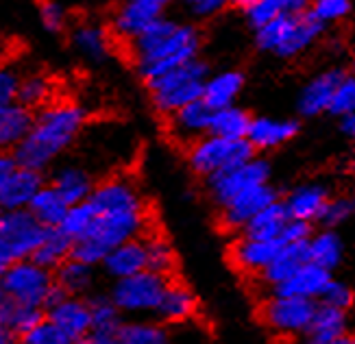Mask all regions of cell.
Segmentation results:
<instances>
[{
    "mask_svg": "<svg viewBox=\"0 0 355 344\" xmlns=\"http://www.w3.org/2000/svg\"><path fill=\"white\" fill-rule=\"evenodd\" d=\"M72 240V257L98 266L114 246L153 229V212L140 183L127 172L98 179L92 194L72 205L59 227Z\"/></svg>",
    "mask_w": 355,
    "mask_h": 344,
    "instance_id": "cell-1",
    "label": "cell"
},
{
    "mask_svg": "<svg viewBox=\"0 0 355 344\" xmlns=\"http://www.w3.org/2000/svg\"><path fill=\"white\" fill-rule=\"evenodd\" d=\"M85 127V107L66 98H55L35 112L33 127L22 139V144L13 150L15 164L37 172L51 170L79 142Z\"/></svg>",
    "mask_w": 355,
    "mask_h": 344,
    "instance_id": "cell-2",
    "label": "cell"
},
{
    "mask_svg": "<svg viewBox=\"0 0 355 344\" xmlns=\"http://www.w3.org/2000/svg\"><path fill=\"white\" fill-rule=\"evenodd\" d=\"M200 51V33L194 24L177 22L164 13L140 37L122 49L137 76L146 83L159 74L171 72L196 59Z\"/></svg>",
    "mask_w": 355,
    "mask_h": 344,
    "instance_id": "cell-3",
    "label": "cell"
},
{
    "mask_svg": "<svg viewBox=\"0 0 355 344\" xmlns=\"http://www.w3.org/2000/svg\"><path fill=\"white\" fill-rule=\"evenodd\" d=\"M209 76V68L200 57L188 61L171 72L159 74L155 79L146 81V92L153 109L162 116H171L177 109L190 105L194 101H200L203 87Z\"/></svg>",
    "mask_w": 355,
    "mask_h": 344,
    "instance_id": "cell-4",
    "label": "cell"
},
{
    "mask_svg": "<svg viewBox=\"0 0 355 344\" xmlns=\"http://www.w3.org/2000/svg\"><path fill=\"white\" fill-rule=\"evenodd\" d=\"M5 299L35 309H46L57 294L55 273L37 264L33 257L18 259L0 275Z\"/></svg>",
    "mask_w": 355,
    "mask_h": 344,
    "instance_id": "cell-5",
    "label": "cell"
},
{
    "mask_svg": "<svg viewBox=\"0 0 355 344\" xmlns=\"http://www.w3.org/2000/svg\"><path fill=\"white\" fill-rule=\"evenodd\" d=\"M166 284L168 277H162L153 270H142L137 275L112 281L107 296L125 318H146L155 316Z\"/></svg>",
    "mask_w": 355,
    "mask_h": 344,
    "instance_id": "cell-6",
    "label": "cell"
},
{
    "mask_svg": "<svg viewBox=\"0 0 355 344\" xmlns=\"http://www.w3.org/2000/svg\"><path fill=\"white\" fill-rule=\"evenodd\" d=\"M322 31V24L312 13L279 15L261 28H257V46L261 51L279 57H292L307 49Z\"/></svg>",
    "mask_w": 355,
    "mask_h": 344,
    "instance_id": "cell-7",
    "label": "cell"
},
{
    "mask_svg": "<svg viewBox=\"0 0 355 344\" xmlns=\"http://www.w3.org/2000/svg\"><path fill=\"white\" fill-rule=\"evenodd\" d=\"M255 150L246 139H225L209 133L185 148L190 170L203 179H209L214 175H218V172L240 166L246 160H251Z\"/></svg>",
    "mask_w": 355,
    "mask_h": 344,
    "instance_id": "cell-8",
    "label": "cell"
},
{
    "mask_svg": "<svg viewBox=\"0 0 355 344\" xmlns=\"http://www.w3.org/2000/svg\"><path fill=\"white\" fill-rule=\"evenodd\" d=\"M316 303L297 296L270 294L259 307V318L275 336H297L307 332Z\"/></svg>",
    "mask_w": 355,
    "mask_h": 344,
    "instance_id": "cell-9",
    "label": "cell"
},
{
    "mask_svg": "<svg viewBox=\"0 0 355 344\" xmlns=\"http://www.w3.org/2000/svg\"><path fill=\"white\" fill-rule=\"evenodd\" d=\"M268 177H270L268 162L257 160L253 155V157L246 160L244 164L234 166V168L205 179V183H207V192H209L211 200L218 207H223L225 203L240 196L246 190H251V187L268 183Z\"/></svg>",
    "mask_w": 355,
    "mask_h": 344,
    "instance_id": "cell-10",
    "label": "cell"
},
{
    "mask_svg": "<svg viewBox=\"0 0 355 344\" xmlns=\"http://www.w3.org/2000/svg\"><path fill=\"white\" fill-rule=\"evenodd\" d=\"M164 13V9L144 3V0H120L107 20V28L114 35L116 46L122 51L135 37H140L150 24H155Z\"/></svg>",
    "mask_w": 355,
    "mask_h": 344,
    "instance_id": "cell-11",
    "label": "cell"
},
{
    "mask_svg": "<svg viewBox=\"0 0 355 344\" xmlns=\"http://www.w3.org/2000/svg\"><path fill=\"white\" fill-rule=\"evenodd\" d=\"M44 236L46 227L28 209L0 212V240L11 248L15 259L33 257Z\"/></svg>",
    "mask_w": 355,
    "mask_h": 344,
    "instance_id": "cell-12",
    "label": "cell"
},
{
    "mask_svg": "<svg viewBox=\"0 0 355 344\" xmlns=\"http://www.w3.org/2000/svg\"><path fill=\"white\" fill-rule=\"evenodd\" d=\"M44 316L55 322L72 342L92 334L89 296H72L57 292L49 307L44 309Z\"/></svg>",
    "mask_w": 355,
    "mask_h": 344,
    "instance_id": "cell-13",
    "label": "cell"
},
{
    "mask_svg": "<svg viewBox=\"0 0 355 344\" xmlns=\"http://www.w3.org/2000/svg\"><path fill=\"white\" fill-rule=\"evenodd\" d=\"M209 120H211V109L203 101H194L177 109L175 114L166 116L164 127L171 142L188 148L196 139L209 133Z\"/></svg>",
    "mask_w": 355,
    "mask_h": 344,
    "instance_id": "cell-14",
    "label": "cell"
},
{
    "mask_svg": "<svg viewBox=\"0 0 355 344\" xmlns=\"http://www.w3.org/2000/svg\"><path fill=\"white\" fill-rule=\"evenodd\" d=\"M70 44L72 49L79 53L83 59L92 61V64H105L107 59L118 51L116 40L107 28V22H76L70 26Z\"/></svg>",
    "mask_w": 355,
    "mask_h": 344,
    "instance_id": "cell-15",
    "label": "cell"
},
{
    "mask_svg": "<svg viewBox=\"0 0 355 344\" xmlns=\"http://www.w3.org/2000/svg\"><path fill=\"white\" fill-rule=\"evenodd\" d=\"M277 200V192L268 183H261L257 187H251V190L242 192L240 196L231 198L229 203H225L220 209V223L225 229L231 231H242L253 216H257L261 209L270 203Z\"/></svg>",
    "mask_w": 355,
    "mask_h": 344,
    "instance_id": "cell-16",
    "label": "cell"
},
{
    "mask_svg": "<svg viewBox=\"0 0 355 344\" xmlns=\"http://www.w3.org/2000/svg\"><path fill=\"white\" fill-rule=\"evenodd\" d=\"M155 318L168 327L198 318V299L194 290L188 284H183L179 277L168 279L159 305L155 309Z\"/></svg>",
    "mask_w": 355,
    "mask_h": 344,
    "instance_id": "cell-17",
    "label": "cell"
},
{
    "mask_svg": "<svg viewBox=\"0 0 355 344\" xmlns=\"http://www.w3.org/2000/svg\"><path fill=\"white\" fill-rule=\"evenodd\" d=\"M282 246H284L282 240H261V238H251V236H246V233H242V236L231 244L229 259L238 270L259 277L270 266V261L279 253Z\"/></svg>",
    "mask_w": 355,
    "mask_h": 344,
    "instance_id": "cell-18",
    "label": "cell"
},
{
    "mask_svg": "<svg viewBox=\"0 0 355 344\" xmlns=\"http://www.w3.org/2000/svg\"><path fill=\"white\" fill-rule=\"evenodd\" d=\"M46 183L53 185L57 194L72 207L76 203H83L92 194L98 179L87 166L79 162H68V164H55L51 179Z\"/></svg>",
    "mask_w": 355,
    "mask_h": 344,
    "instance_id": "cell-19",
    "label": "cell"
},
{
    "mask_svg": "<svg viewBox=\"0 0 355 344\" xmlns=\"http://www.w3.org/2000/svg\"><path fill=\"white\" fill-rule=\"evenodd\" d=\"M98 270L110 279H125L131 275H137L142 270H148V257H146V242L144 236L131 238L127 242H122L114 246L110 253L103 257L98 264Z\"/></svg>",
    "mask_w": 355,
    "mask_h": 344,
    "instance_id": "cell-20",
    "label": "cell"
},
{
    "mask_svg": "<svg viewBox=\"0 0 355 344\" xmlns=\"http://www.w3.org/2000/svg\"><path fill=\"white\" fill-rule=\"evenodd\" d=\"M46 183L44 172L31 170L24 166H15L11 175L0 185V212L28 209L31 200Z\"/></svg>",
    "mask_w": 355,
    "mask_h": 344,
    "instance_id": "cell-21",
    "label": "cell"
},
{
    "mask_svg": "<svg viewBox=\"0 0 355 344\" xmlns=\"http://www.w3.org/2000/svg\"><path fill=\"white\" fill-rule=\"evenodd\" d=\"M55 273L57 292L72 294V296H92L98 281V266L85 264L76 257H68Z\"/></svg>",
    "mask_w": 355,
    "mask_h": 344,
    "instance_id": "cell-22",
    "label": "cell"
},
{
    "mask_svg": "<svg viewBox=\"0 0 355 344\" xmlns=\"http://www.w3.org/2000/svg\"><path fill=\"white\" fill-rule=\"evenodd\" d=\"M329 270L325 268H318L314 264H305L301 268L290 275L286 281L282 284L272 286V294H284V296H297V299H307V301H314L320 296L322 288L327 286L329 281Z\"/></svg>",
    "mask_w": 355,
    "mask_h": 344,
    "instance_id": "cell-23",
    "label": "cell"
},
{
    "mask_svg": "<svg viewBox=\"0 0 355 344\" xmlns=\"http://www.w3.org/2000/svg\"><path fill=\"white\" fill-rule=\"evenodd\" d=\"M35 112L18 101L0 107V150L13 153L33 127Z\"/></svg>",
    "mask_w": 355,
    "mask_h": 344,
    "instance_id": "cell-24",
    "label": "cell"
},
{
    "mask_svg": "<svg viewBox=\"0 0 355 344\" xmlns=\"http://www.w3.org/2000/svg\"><path fill=\"white\" fill-rule=\"evenodd\" d=\"M112 340L114 344H171V327L155 316L125 318Z\"/></svg>",
    "mask_w": 355,
    "mask_h": 344,
    "instance_id": "cell-25",
    "label": "cell"
},
{
    "mask_svg": "<svg viewBox=\"0 0 355 344\" xmlns=\"http://www.w3.org/2000/svg\"><path fill=\"white\" fill-rule=\"evenodd\" d=\"M297 122L275 120V118H251L246 142L253 150H268L286 144L290 137L297 135Z\"/></svg>",
    "mask_w": 355,
    "mask_h": 344,
    "instance_id": "cell-26",
    "label": "cell"
},
{
    "mask_svg": "<svg viewBox=\"0 0 355 344\" xmlns=\"http://www.w3.org/2000/svg\"><path fill=\"white\" fill-rule=\"evenodd\" d=\"M244 87V76L238 70H227V72H218L214 76H207L205 87H203V101L211 112L214 109H223V107H231L236 103L238 94Z\"/></svg>",
    "mask_w": 355,
    "mask_h": 344,
    "instance_id": "cell-27",
    "label": "cell"
},
{
    "mask_svg": "<svg viewBox=\"0 0 355 344\" xmlns=\"http://www.w3.org/2000/svg\"><path fill=\"white\" fill-rule=\"evenodd\" d=\"M310 264L307 261V240L305 242H292V244H284L279 248V253L275 255V259L270 261V266L259 275V279L264 281L266 286H277L286 281L290 275H295L301 266Z\"/></svg>",
    "mask_w": 355,
    "mask_h": 344,
    "instance_id": "cell-28",
    "label": "cell"
},
{
    "mask_svg": "<svg viewBox=\"0 0 355 344\" xmlns=\"http://www.w3.org/2000/svg\"><path fill=\"white\" fill-rule=\"evenodd\" d=\"M343 74L340 72H327V74H320L312 83H307L305 89L301 92V98H299V109L303 116H316L327 112L331 98H334V92L340 83Z\"/></svg>",
    "mask_w": 355,
    "mask_h": 344,
    "instance_id": "cell-29",
    "label": "cell"
},
{
    "mask_svg": "<svg viewBox=\"0 0 355 344\" xmlns=\"http://www.w3.org/2000/svg\"><path fill=\"white\" fill-rule=\"evenodd\" d=\"M292 218L284 203L275 200L261 209L257 216H253L249 225L242 229V233H246V236H251V238H261V240H282V233Z\"/></svg>",
    "mask_w": 355,
    "mask_h": 344,
    "instance_id": "cell-30",
    "label": "cell"
},
{
    "mask_svg": "<svg viewBox=\"0 0 355 344\" xmlns=\"http://www.w3.org/2000/svg\"><path fill=\"white\" fill-rule=\"evenodd\" d=\"M327 200L329 198H327L325 187L303 185V187H299V190H295L286 198L284 205H286L292 221L310 223V221H316V218L320 216V212H322V207H325Z\"/></svg>",
    "mask_w": 355,
    "mask_h": 344,
    "instance_id": "cell-31",
    "label": "cell"
},
{
    "mask_svg": "<svg viewBox=\"0 0 355 344\" xmlns=\"http://www.w3.org/2000/svg\"><path fill=\"white\" fill-rule=\"evenodd\" d=\"M55 96V81L51 74H46L42 70H33V72H24L22 81H20V89H18V103L33 109L46 107L49 103H53Z\"/></svg>",
    "mask_w": 355,
    "mask_h": 344,
    "instance_id": "cell-32",
    "label": "cell"
},
{
    "mask_svg": "<svg viewBox=\"0 0 355 344\" xmlns=\"http://www.w3.org/2000/svg\"><path fill=\"white\" fill-rule=\"evenodd\" d=\"M68 209H70V205L57 194V190L49 183H44L40 187V192L33 196V200H31V205H28V212L33 214L46 229L61 227Z\"/></svg>",
    "mask_w": 355,
    "mask_h": 344,
    "instance_id": "cell-33",
    "label": "cell"
},
{
    "mask_svg": "<svg viewBox=\"0 0 355 344\" xmlns=\"http://www.w3.org/2000/svg\"><path fill=\"white\" fill-rule=\"evenodd\" d=\"M146 242V257H148V270L157 273L162 277L173 279L177 277V253L164 233L159 231H148L144 233Z\"/></svg>",
    "mask_w": 355,
    "mask_h": 344,
    "instance_id": "cell-34",
    "label": "cell"
},
{
    "mask_svg": "<svg viewBox=\"0 0 355 344\" xmlns=\"http://www.w3.org/2000/svg\"><path fill=\"white\" fill-rule=\"evenodd\" d=\"M249 124L251 116L236 105L214 109L209 120V135H218L225 139H246Z\"/></svg>",
    "mask_w": 355,
    "mask_h": 344,
    "instance_id": "cell-35",
    "label": "cell"
},
{
    "mask_svg": "<svg viewBox=\"0 0 355 344\" xmlns=\"http://www.w3.org/2000/svg\"><path fill=\"white\" fill-rule=\"evenodd\" d=\"M68 257H72V240L66 236L59 227L55 229H46V236L42 238L40 246L35 248L33 259L46 268H59Z\"/></svg>",
    "mask_w": 355,
    "mask_h": 344,
    "instance_id": "cell-36",
    "label": "cell"
},
{
    "mask_svg": "<svg viewBox=\"0 0 355 344\" xmlns=\"http://www.w3.org/2000/svg\"><path fill=\"white\" fill-rule=\"evenodd\" d=\"M307 0H257L255 5L246 9V18L249 24L257 31L270 20L279 18V15H299L305 13Z\"/></svg>",
    "mask_w": 355,
    "mask_h": 344,
    "instance_id": "cell-37",
    "label": "cell"
},
{
    "mask_svg": "<svg viewBox=\"0 0 355 344\" xmlns=\"http://www.w3.org/2000/svg\"><path fill=\"white\" fill-rule=\"evenodd\" d=\"M347 329V316L343 309H336L329 305H316L314 316L307 327V334L312 336V340H334L345 336Z\"/></svg>",
    "mask_w": 355,
    "mask_h": 344,
    "instance_id": "cell-38",
    "label": "cell"
},
{
    "mask_svg": "<svg viewBox=\"0 0 355 344\" xmlns=\"http://www.w3.org/2000/svg\"><path fill=\"white\" fill-rule=\"evenodd\" d=\"M89 314H92V332L101 336H114L118 327L125 320L120 309L107 294H92L89 296Z\"/></svg>",
    "mask_w": 355,
    "mask_h": 344,
    "instance_id": "cell-39",
    "label": "cell"
},
{
    "mask_svg": "<svg viewBox=\"0 0 355 344\" xmlns=\"http://www.w3.org/2000/svg\"><path fill=\"white\" fill-rule=\"evenodd\" d=\"M343 257V242L331 231H322L316 238L307 240V261L318 268L331 270Z\"/></svg>",
    "mask_w": 355,
    "mask_h": 344,
    "instance_id": "cell-40",
    "label": "cell"
},
{
    "mask_svg": "<svg viewBox=\"0 0 355 344\" xmlns=\"http://www.w3.org/2000/svg\"><path fill=\"white\" fill-rule=\"evenodd\" d=\"M42 316H44L42 309L28 307V305H22V303H15V301H9V299H5V303L0 305V325L7 327V329L13 332L15 336H22Z\"/></svg>",
    "mask_w": 355,
    "mask_h": 344,
    "instance_id": "cell-41",
    "label": "cell"
},
{
    "mask_svg": "<svg viewBox=\"0 0 355 344\" xmlns=\"http://www.w3.org/2000/svg\"><path fill=\"white\" fill-rule=\"evenodd\" d=\"M20 344H72V340L55 322L42 316L31 329L20 336Z\"/></svg>",
    "mask_w": 355,
    "mask_h": 344,
    "instance_id": "cell-42",
    "label": "cell"
},
{
    "mask_svg": "<svg viewBox=\"0 0 355 344\" xmlns=\"http://www.w3.org/2000/svg\"><path fill=\"white\" fill-rule=\"evenodd\" d=\"M24 70L15 64L13 57L0 64V107L11 105L18 101V89Z\"/></svg>",
    "mask_w": 355,
    "mask_h": 344,
    "instance_id": "cell-43",
    "label": "cell"
},
{
    "mask_svg": "<svg viewBox=\"0 0 355 344\" xmlns=\"http://www.w3.org/2000/svg\"><path fill=\"white\" fill-rule=\"evenodd\" d=\"M40 22L42 26L49 31V33H64V31L70 28V20H68V11L66 7L57 3V0H42L40 3Z\"/></svg>",
    "mask_w": 355,
    "mask_h": 344,
    "instance_id": "cell-44",
    "label": "cell"
},
{
    "mask_svg": "<svg viewBox=\"0 0 355 344\" xmlns=\"http://www.w3.org/2000/svg\"><path fill=\"white\" fill-rule=\"evenodd\" d=\"M171 344H214L207 327L198 318L171 327Z\"/></svg>",
    "mask_w": 355,
    "mask_h": 344,
    "instance_id": "cell-45",
    "label": "cell"
},
{
    "mask_svg": "<svg viewBox=\"0 0 355 344\" xmlns=\"http://www.w3.org/2000/svg\"><path fill=\"white\" fill-rule=\"evenodd\" d=\"M355 109V79H349V76H343L340 83H338L334 98L329 105V112L336 116H347Z\"/></svg>",
    "mask_w": 355,
    "mask_h": 344,
    "instance_id": "cell-46",
    "label": "cell"
},
{
    "mask_svg": "<svg viewBox=\"0 0 355 344\" xmlns=\"http://www.w3.org/2000/svg\"><path fill=\"white\" fill-rule=\"evenodd\" d=\"M318 301L322 305H329V307H336V309H343L347 311L353 303V292L349 286L340 284V281H334L329 279L327 281V286L322 288L320 296H318Z\"/></svg>",
    "mask_w": 355,
    "mask_h": 344,
    "instance_id": "cell-47",
    "label": "cell"
},
{
    "mask_svg": "<svg viewBox=\"0 0 355 344\" xmlns=\"http://www.w3.org/2000/svg\"><path fill=\"white\" fill-rule=\"evenodd\" d=\"M349 0H316L312 15L320 22H334V20H340L349 13Z\"/></svg>",
    "mask_w": 355,
    "mask_h": 344,
    "instance_id": "cell-48",
    "label": "cell"
},
{
    "mask_svg": "<svg viewBox=\"0 0 355 344\" xmlns=\"http://www.w3.org/2000/svg\"><path fill=\"white\" fill-rule=\"evenodd\" d=\"M353 212V203L347 200V198H336V200H327L325 207H322L318 221L325 223L327 227H334V225H340L345 223L347 218L351 216Z\"/></svg>",
    "mask_w": 355,
    "mask_h": 344,
    "instance_id": "cell-49",
    "label": "cell"
},
{
    "mask_svg": "<svg viewBox=\"0 0 355 344\" xmlns=\"http://www.w3.org/2000/svg\"><path fill=\"white\" fill-rule=\"evenodd\" d=\"M181 3L196 18H209V15L223 11L229 5V0H181Z\"/></svg>",
    "mask_w": 355,
    "mask_h": 344,
    "instance_id": "cell-50",
    "label": "cell"
},
{
    "mask_svg": "<svg viewBox=\"0 0 355 344\" xmlns=\"http://www.w3.org/2000/svg\"><path fill=\"white\" fill-rule=\"evenodd\" d=\"M15 166H18V164H15L13 153H3V150H0V185L5 183V179L11 175Z\"/></svg>",
    "mask_w": 355,
    "mask_h": 344,
    "instance_id": "cell-51",
    "label": "cell"
},
{
    "mask_svg": "<svg viewBox=\"0 0 355 344\" xmlns=\"http://www.w3.org/2000/svg\"><path fill=\"white\" fill-rule=\"evenodd\" d=\"M18 259H15V255L11 253V248L0 240V275H3L11 264H15Z\"/></svg>",
    "mask_w": 355,
    "mask_h": 344,
    "instance_id": "cell-52",
    "label": "cell"
},
{
    "mask_svg": "<svg viewBox=\"0 0 355 344\" xmlns=\"http://www.w3.org/2000/svg\"><path fill=\"white\" fill-rule=\"evenodd\" d=\"M72 344H114V340L110 338V336H101V334H87V336H83V338H79V340H74Z\"/></svg>",
    "mask_w": 355,
    "mask_h": 344,
    "instance_id": "cell-53",
    "label": "cell"
},
{
    "mask_svg": "<svg viewBox=\"0 0 355 344\" xmlns=\"http://www.w3.org/2000/svg\"><path fill=\"white\" fill-rule=\"evenodd\" d=\"M0 344H20V336H15L7 327L0 325Z\"/></svg>",
    "mask_w": 355,
    "mask_h": 344,
    "instance_id": "cell-54",
    "label": "cell"
},
{
    "mask_svg": "<svg viewBox=\"0 0 355 344\" xmlns=\"http://www.w3.org/2000/svg\"><path fill=\"white\" fill-rule=\"evenodd\" d=\"M310 344H355V338L340 336V338H334V340H312Z\"/></svg>",
    "mask_w": 355,
    "mask_h": 344,
    "instance_id": "cell-55",
    "label": "cell"
},
{
    "mask_svg": "<svg viewBox=\"0 0 355 344\" xmlns=\"http://www.w3.org/2000/svg\"><path fill=\"white\" fill-rule=\"evenodd\" d=\"M343 127H345L347 133H353L355 135V109H353L351 114L343 116Z\"/></svg>",
    "mask_w": 355,
    "mask_h": 344,
    "instance_id": "cell-56",
    "label": "cell"
},
{
    "mask_svg": "<svg viewBox=\"0 0 355 344\" xmlns=\"http://www.w3.org/2000/svg\"><path fill=\"white\" fill-rule=\"evenodd\" d=\"M257 0H229V5H234V7H240V9H249L251 5H255Z\"/></svg>",
    "mask_w": 355,
    "mask_h": 344,
    "instance_id": "cell-57",
    "label": "cell"
},
{
    "mask_svg": "<svg viewBox=\"0 0 355 344\" xmlns=\"http://www.w3.org/2000/svg\"><path fill=\"white\" fill-rule=\"evenodd\" d=\"M144 3H150V5H157L159 9H168V7H171L173 3H177V0H144Z\"/></svg>",
    "mask_w": 355,
    "mask_h": 344,
    "instance_id": "cell-58",
    "label": "cell"
},
{
    "mask_svg": "<svg viewBox=\"0 0 355 344\" xmlns=\"http://www.w3.org/2000/svg\"><path fill=\"white\" fill-rule=\"evenodd\" d=\"M11 55H7V51H5V46L3 44H0V64H3V61H7Z\"/></svg>",
    "mask_w": 355,
    "mask_h": 344,
    "instance_id": "cell-59",
    "label": "cell"
},
{
    "mask_svg": "<svg viewBox=\"0 0 355 344\" xmlns=\"http://www.w3.org/2000/svg\"><path fill=\"white\" fill-rule=\"evenodd\" d=\"M5 303V290H3V281H0V305Z\"/></svg>",
    "mask_w": 355,
    "mask_h": 344,
    "instance_id": "cell-60",
    "label": "cell"
}]
</instances>
